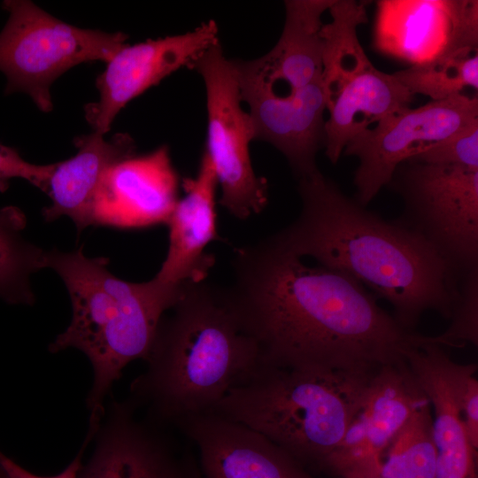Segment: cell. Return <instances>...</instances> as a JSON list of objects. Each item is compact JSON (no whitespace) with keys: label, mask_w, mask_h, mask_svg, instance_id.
I'll return each mask as SVG.
<instances>
[{"label":"cell","mask_w":478,"mask_h":478,"mask_svg":"<svg viewBox=\"0 0 478 478\" xmlns=\"http://www.w3.org/2000/svg\"><path fill=\"white\" fill-rule=\"evenodd\" d=\"M218 42V26L209 20L181 35L125 44L96 80L99 99L86 104L87 121L94 131L106 134L117 114L130 100L178 69L191 67Z\"/></svg>","instance_id":"4fadbf2b"},{"label":"cell","mask_w":478,"mask_h":478,"mask_svg":"<svg viewBox=\"0 0 478 478\" xmlns=\"http://www.w3.org/2000/svg\"><path fill=\"white\" fill-rule=\"evenodd\" d=\"M162 317L131 384L132 402L146 405L151 421L174 423L210 412L260 364L255 340L243 329L226 289L189 285Z\"/></svg>","instance_id":"3957f363"},{"label":"cell","mask_w":478,"mask_h":478,"mask_svg":"<svg viewBox=\"0 0 478 478\" xmlns=\"http://www.w3.org/2000/svg\"><path fill=\"white\" fill-rule=\"evenodd\" d=\"M104 135L94 131L76 137V154L56 163L46 191L50 204L42 210L46 221L66 216L79 232L89 227L91 205L104 173L114 164L135 155L129 135L118 133L110 139Z\"/></svg>","instance_id":"d6986e66"},{"label":"cell","mask_w":478,"mask_h":478,"mask_svg":"<svg viewBox=\"0 0 478 478\" xmlns=\"http://www.w3.org/2000/svg\"><path fill=\"white\" fill-rule=\"evenodd\" d=\"M86 446L87 443L84 442L81 451L76 458L62 472L51 476H42L26 470L1 451L0 466L9 478H77L78 471L81 466L82 453Z\"/></svg>","instance_id":"f546056e"},{"label":"cell","mask_w":478,"mask_h":478,"mask_svg":"<svg viewBox=\"0 0 478 478\" xmlns=\"http://www.w3.org/2000/svg\"><path fill=\"white\" fill-rule=\"evenodd\" d=\"M477 120V97L461 93L401 110L357 135L343 151L358 159L354 199L367 206L401 163Z\"/></svg>","instance_id":"9c48e42d"},{"label":"cell","mask_w":478,"mask_h":478,"mask_svg":"<svg viewBox=\"0 0 478 478\" xmlns=\"http://www.w3.org/2000/svg\"><path fill=\"white\" fill-rule=\"evenodd\" d=\"M55 166L31 164L15 149L0 144V190L4 191L12 179L20 178L46 193Z\"/></svg>","instance_id":"f1b7e54d"},{"label":"cell","mask_w":478,"mask_h":478,"mask_svg":"<svg viewBox=\"0 0 478 478\" xmlns=\"http://www.w3.org/2000/svg\"><path fill=\"white\" fill-rule=\"evenodd\" d=\"M382 478H436V448L430 402L416 410L382 457Z\"/></svg>","instance_id":"cb8c5ba5"},{"label":"cell","mask_w":478,"mask_h":478,"mask_svg":"<svg viewBox=\"0 0 478 478\" xmlns=\"http://www.w3.org/2000/svg\"><path fill=\"white\" fill-rule=\"evenodd\" d=\"M366 478H382L380 475H375V476H370V477H366Z\"/></svg>","instance_id":"1f68e13d"},{"label":"cell","mask_w":478,"mask_h":478,"mask_svg":"<svg viewBox=\"0 0 478 478\" xmlns=\"http://www.w3.org/2000/svg\"><path fill=\"white\" fill-rule=\"evenodd\" d=\"M409 159L428 164L460 165L478 168V120L430 144Z\"/></svg>","instance_id":"4316f807"},{"label":"cell","mask_w":478,"mask_h":478,"mask_svg":"<svg viewBox=\"0 0 478 478\" xmlns=\"http://www.w3.org/2000/svg\"><path fill=\"white\" fill-rule=\"evenodd\" d=\"M3 8L9 14L0 32L4 94L25 93L45 112L53 108L50 89L60 75L81 63H107L127 38L67 24L27 0H5Z\"/></svg>","instance_id":"8992f818"},{"label":"cell","mask_w":478,"mask_h":478,"mask_svg":"<svg viewBox=\"0 0 478 478\" xmlns=\"http://www.w3.org/2000/svg\"><path fill=\"white\" fill-rule=\"evenodd\" d=\"M178 187L166 145L125 158L104 173L91 205L89 226L141 228L166 224L178 201Z\"/></svg>","instance_id":"5bb4252c"},{"label":"cell","mask_w":478,"mask_h":478,"mask_svg":"<svg viewBox=\"0 0 478 478\" xmlns=\"http://www.w3.org/2000/svg\"><path fill=\"white\" fill-rule=\"evenodd\" d=\"M448 329L436 336H422V341L441 346L461 347L478 343V269L469 273L462 284L459 299L451 317Z\"/></svg>","instance_id":"484cf974"},{"label":"cell","mask_w":478,"mask_h":478,"mask_svg":"<svg viewBox=\"0 0 478 478\" xmlns=\"http://www.w3.org/2000/svg\"><path fill=\"white\" fill-rule=\"evenodd\" d=\"M232 63L242 102L250 108L254 140L266 142L283 154L297 179L317 171L316 155L326 139L322 79L283 95L248 71L241 60Z\"/></svg>","instance_id":"8fae6325"},{"label":"cell","mask_w":478,"mask_h":478,"mask_svg":"<svg viewBox=\"0 0 478 478\" xmlns=\"http://www.w3.org/2000/svg\"><path fill=\"white\" fill-rule=\"evenodd\" d=\"M393 75L413 96L420 94L434 101L461 94L465 88L477 90V50H461L426 63L412 65Z\"/></svg>","instance_id":"d4e9b609"},{"label":"cell","mask_w":478,"mask_h":478,"mask_svg":"<svg viewBox=\"0 0 478 478\" xmlns=\"http://www.w3.org/2000/svg\"><path fill=\"white\" fill-rule=\"evenodd\" d=\"M331 21L323 24L322 84L326 99L356 73L372 63L359 43L357 30L367 22L366 4L354 0H334L328 9Z\"/></svg>","instance_id":"7402d4cb"},{"label":"cell","mask_w":478,"mask_h":478,"mask_svg":"<svg viewBox=\"0 0 478 478\" xmlns=\"http://www.w3.org/2000/svg\"><path fill=\"white\" fill-rule=\"evenodd\" d=\"M387 187L403 201L397 223L422 236L459 274L478 269V168L408 159Z\"/></svg>","instance_id":"52a82bcc"},{"label":"cell","mask_w":478,"mask_h":478,"mask_svg":"<svg viewBox=\"0 0 478 478\" xmlns=\"http://www.w3.org/2000/svg\"><path fill=\"white\" fill-rule=\"evenodd\" d=\"M450 374L455 396L461 408L473 446L478 447V382L476 364L462 365L450 361Z\"/></svg>","instance_id":"83f0119b"},{"label":"cell","mask_w":478,"mask_h":478,"mask_svg":"<svg viewBox=\"0 0 478 478\" xmlns=\"http://www.w3.org/2000/svg\"><path fill=\"white\" fill-rule=\"evenodd\" d=\"M173 424L197 446L204 478H313L261 433L214 412Z\"/></svg>","instance_id":"2e32d148"},{"label":"cell","mask_w":478,"mask_h":478,"mask_svg":"<svg viewBox=\"0 0 478 478\" xmlns=\"http://www.w3.org/2000/svg\"><path fill=\"white\" fill-rule=\"evenodd\" d=\"M226 289L260 363L374 370L405 360L421 335L403 328L352 277L306 265L271 236L235 251Z\"/></svg>","instance_id":"6da1fadb"},{"label":"cell","mask_w":478,"mask_h":478,"mask_svg":"<svg viewBox=\"0 0 478 478\" xmlns=\"http://www.w3.org/2000/svg\"><path fill=\"white\" fill-rule=\"evenodd\" d=\"M428 403L406 360L381 366L322 468L342 478L380 475L382 457L389 443L412 414Z\"/></svg>","instance_id":"30bf717a"},{"label":"cell","mask_w":478,"mask_h":478,"mask_svg":"<svg viewBox=\"0 0 478 478\" xmlns=\"http://www.w3.org/2000/svg\"><path fill=\"white\" fill-rule=\"evenodd\" d=\"M218 184L212 163L204 151L197 173L184 178L185 192L178 199L166 225L169 229L168 250L155 276L176 286L204 281L214 263L206 246L219 239L216 213Z\"/></svg>","instance_id":"e0dca14e"},{"label":"cell","mask_w":478,"mask_h":478,"mask_svg":"<svg viewBox=\"0 0 478 478\" xmlns=\"http://www.w3.org/2000/svg\"><path fill=\"white\" fill-rule=\"evenodd\" d=\"M135 409L132 401L112 404L77 478H202L193 455L179 451L154 424L136 420Z\"/></svg>","instance_id":"9a60e30c"},{"label":"cell","mask_w":478,"mask_h":478,"mask_svg":"<svg viewBox=\"0 0 478 478\" xmlns=\"http://www.w3.org/2000/svg\"><path fill=\"white\" fill-rule=\"evenodd\" d=\"M334 0H287L285 23L274 47L263 57L242 60L251 73L294 92L321 78L323 41L321 16Z\"/></svg>","instance_id":"44dd1931"},{"label":"cell","mask_w":478,"mask_h":478,"mask_svg":"<svg viewBox=\"0 0 478 478\" xmlns=\"http://www.w3.org/2000/svg\"><path fill=\"white\" fill-rule=\"evenodd\" d=\"M297 181L302 209L271 235L278 244L355 279L389 303L407 331L428 310L451 319L467 274H459L417 233L345 195L319 169Z\"/></svg>","instance_id":"7a4b0ae2"},{"label":"cell","mask_w":478,"mask_h":478,"mask_svg":"<svg viewBox=\"0 0 478 478\" xmlns=\"http://www.w3.org/2000/svg\"><path fill=\"white\" fill-rule=\"evenodd\" d=\"M405 360L434 410L436 478H477L473 446L450 374L451 358L443 346L422 342Z\"/></svg>","instance_id":"ac0fdd59"},{"label":"cell","mask_w":478,"mask_h":478,"mask_svg":"<svg viewBox=\"0 0 478 478\" xmlns=\"http://www.w3.org/2000/svg\"><path fill=\"white\" fill-rule=\"evenodd\" d=\"M0 478H9L1 466H0Z\"/></svg>","instance_id":"4dcf8cb0"},{"label":"cell","mask_w":478,"mask_h":478,"mask_svg":"<svg viewBox=\"0 0 478 478\" xmlns=\"http://www.w3.org/2000/svg\"><path fill=\"white\" fill-rule=\"evenodd\" d=\"M379 368H289L260 363L210 412L261 433L301 466L322 468Z\"/></svg>","instance_id":"5b68a950"},{"label":"cell","mask_w":478,"mask_h":478,"mask_svg":"<svg viewBox=\"0 0 478 478\" xmlns=\"http://www.w3.org/2000/svg\"><path fill=\"white\" fill-rule=\"evenodd\" d=\"M23 212L12 205L0 209V299L11 305H32L31 275L45 267V251L27 241Z\"/></svg>","instance_id":"603a6c76"},{"label":"cell","mask_w":478,"mask_h":478,"mask_svg":"<svg viewBox=\"0 0 478 478\" xmlns=\"http://www.w3.org/2000/svg\"><path fill=\"white\" fill-rule=\"evenodd\" d=\"M374 46L412 65L478 45L476 0H382L377 2Z\"/></svg>","instance_id":"7c38bea8"},{"label":"cell","mask_w":478,"mask_h":478,"mask_svg":"<svg viewBox=\"0 0 478 478\" xmlns=\"http://www.w3.org/2000/svg\"><path fill=\"white\" fill-rule=\"evenodd\" d=\"M206 91L207 141L204 152L221 188L220 204L234 217L246 219L260 212L268 201L266 179L256 175L249 145L254 129L242 108L235 71L218 42L192 65Z\"/></svg>","instance_id":"ba28073f"},{"label":"cell","mask_w":478,"mask_h":478,"mask_svg":"<svg viewBox=\"0 0 478 478\" xmlns=\"http://www.w3.org/2000/svg\"><path fill=\"white\" fill-rule=\"evenodd\" d=\"M45 267L53 269L69 293L73 315L67 328L50 344L53 353L69 348L90 361L94 380L87 398L88 436L93 438L104 415V401L124 367L146 359L164 313L188 286L164 283L156 277L130 282L113 275L104 258H89L82 248L45 251Z\"/></svg>","instance_id":"277c9868"},{"label":"cell","mask_w":478,"mask_h":478,"mask_svg":"<svg viewBox=\"0 0 478 478\" xmlns=\"http://www.w3.org/2000/svg\"><path fill=\"white\" fill-rule=\"evenodd\" d=\"M413 96L389 73L373 64L356 73L328 99L325 154L336 164L345 145L387 116L409 108Z\"/></svg>","instance_id":"ffe728a7"}]
</instances>
